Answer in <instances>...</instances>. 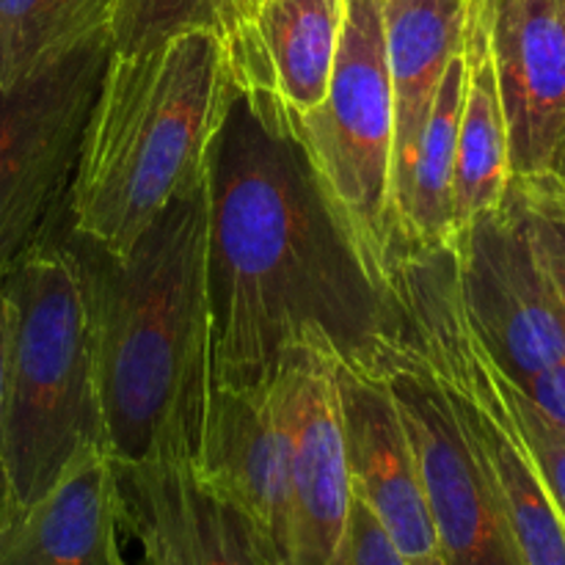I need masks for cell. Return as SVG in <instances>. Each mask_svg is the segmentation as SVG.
Here are the masks:
<instances>
[{
	"instance_id": "obj_17",
	"label": "cell",
	"mask_w": 565,
	"mask_h": 565,
	"mask_svg": "<svg viewBox=\"0 0 565 565\" xmlns=\"http://www.w3.org/2000/svg\"><path fill=\"white\" fill-rule=\"evenodd\" d=\"M467 88L452 171V237L505 199L513 180L511 141L489 50V22L467 28Z\"/></svg>"
},
{
	"instance_id": "obj_1",
	"label": "cell",
	"mask_w": 565,
	"mask_h": 565,
	"mask_svg": "<svg viewBox=\"0 0 565 565\" xmlns=\"http://www.w3.org/2000/svg\"><path fill=\"white\" fill-rule=\"evenodd\" d=\"M204 182L213 390H263L312 331L342 362L386 373L406 340L401 307L331 207L276 94L232 77Z\"/></svg>"
},
{
	"instance_id": "obj_19",
	"label": "cell",
	"mask_w": 565,
	"mask_h": 565,
	"mask_svg": "<svg viewBox=\"0 0 565 565\" xmlns=\"http://www.w3.org/2000/svg\"><path fill=\"white\" fill-rule=\"evenodd\" d=\"M246 20L241 0H116L110 42L116 55H138L185 31L230 39Z\"/></svg>"
},
{
	"instance_id": "obj_5",
	"label": "cell",
	"mask_w": 565,
	"mask_h": 565,
	"mask_svg": "<svg viewBox=\"0 0 565 565\" xmlns=\"http://www.w3.org/2000/svg\"><path fill=\"white\" fill-rule=\"evenodd\" d=\"M292 127L359 254L384 285L395 254V105L384 0H345L329 92Z\"/></svg>"
},
{
	"instance_id": "obj_15",
	"label": "cell",
	"mask_w": 565,
	"mask_h": 565,
	"mask_svg": "<svg viewBox=\"0 0 565 565\" xmlns=\"http://www.w3.org/2000/svg\"><path fill=\"white\" fill-rule=\"evenodd\" d=\"M467 25L469 0H384L386 64L395 105V215L447 66L467 47Z\"/></svg>"
},
{
	"instance_id": "obj_18",
	"label": "cell",
	"mask_w": 565,
	"mask_h": 565,
	"mask_svg": "<svg viewBox=\"0 0 565 565\" xmlns=\"http://www.w3.org/2000/svg\"><path fill=\"white\" fill-rule=\"evenodd\" d=\"M116 0H0V86L110 28Z\"/></svg>"
},
{
	"instance_id": "obj_14",
	"label": "cell",
	"mask_w": 565,
	"mask_h": 565,
	"mask_svg": "<svg viewBox=\"0 0 565 565\" xmlns=\"http://www.w3.org/2000/svg\"><path fill=\"white\" fill-rule=\"evenodd\" d=\"M114 458L88 445L31 508L0 524V565H130Z\"/></svg>"
},
{
	"instance_id": "obj_27",
	"label": "cell",
	"mask_w": 565,
	"mask_h": 565,
	"mask_svg": "<svg viewBox=\"0 0 565 565\" xmlns=\"http://www.w3.org/2000/svg\"><path fill=\"white\" fill-rule=\"evenodd\" d=\"M408 565H447L441 561L439 552H430V555H423V557H414V561H408Z\"/></svg>"
},
{
	"instance_id": "obj_3",
	"label": "cell",
	"mask_w": 565,
	"mask_h": 565,
	"mask_svg": "<svg viewBox=\"0 0 565 565\" xmlns=\"http://www.w3.org/2000/svg\"><path fill=\"white\" fill-rule=\"evenodd\" d=\"M230 88V55L213 31L110 55L61 221L125 254L177 193L204 180Z\"/></svg>"
},
{
	"instance_id": "obj_13",
	"label": "cell",
	"mask_w": 565,
	"mask_h": 565,
	"mask_svg": "<svg viewBox=\"0 0 565 565\" xmlns=\"http://www.w3.org/2000/svg\"><path fill=\"white\" fill-rule=\"evenodd\" d=\"M193 469L268 535L285 563L290 419L276 379L254 392L210 390Z\"/></svg>"
},
{
	"instance_id": "obj_6",
	"label": "cell",
	"mask_w": 565,
	"mask_h": 565,
	"mask_svg": "<svg viewBox=\"0 0 565 565\" xmlns=\"http://www.w3.org/2000/svg\"><path fill=\"white\" fill-rule=\"evenodd\" d=\"M110 55L103 28L0 86V281L64 218Z\"/></svg>"
},
{
	"instance_id": "obj_28",
	"label": "cell",
	"mask_w": 565,
	"mask_h": 565,
	"mask_svg": "<svg viewBox=\"0 0 565 565\" xmlns=\"http://www.w3.org/2000/svg\"><path fill=\"white\" fill-rule=\"evenodd\" d=\"M243 3V14H246V20H252L254 11H257V6L263 3V0H241Z\"/></svg>"
},
{
	"instance_id": "obj_24",
	"label": "cell",
	"mask_w": 565,
	"mask_h": 565,
	"mask_svg": "<svg viewBox=\"0 0 565 565\" xmlns=\"http://www.w3.org/2000/svg\"><path fill=\"white\" fill-rule=\"evenodd\" d=\"M9 351H11V312L9 298L0 287V519L6 511V408H9Z\"/></svg>"
},
{
	"instance_id": "obj_11",
	"label": "cell",
	"mask_w": 565,
	"mask_h": 565,
	"mask_svg": "<svg viewBox=\"0 0 565 565\" xmlns=\"http://www.w3.org/2000/svg\"><path fill=\"white\" fill-rule=\"evenodd\" d=\"M337 401L353 497L379 516L408 561L436 552L423 475L390 375L334 356Z\"/></svg>"
},
{
	"instance_id": "obj_26",
	"label": "cell",
	"mask_w": 565,
	"mask_h": 565,
	"mask_svg": "<svg viewBox=\"0 0 565 565\" xmlns=\"http://www.w3.org/2000/svg\"><path fill=\"white\" fill-rule=\"evenodd\" d=\"M489 6L491 0H469V25H475V22H489Z\"/></svg>"
},
{
	"instance_id": "obj_21",
	"label": "cell",
	"mask_w": 565,
	"mask_h": 565,
	"mask_svg": "<svg viewBox=\"0 0 565 565\" xmlns=\"http://www.w3.org/2000/svg\"><path fill=\"white\" fill-rule=\"evenodd\" d=\"M494 375L497 384H500L502 401L508 406V414H511L513 425H516L519 436H522L524 447H527L530 458H533L535 469H539L541 483H544L546 494L555 502L557 513H561L565 522V428L552 417H546L516 386L508 384L497 367Z\"/></svg>"
},
{
	"instance_id": "obj_22",
	"label": "cell",
	"mask_w": 565,
	"mask_h": 565,
	"mask_svg": "<svg viewBox=\"0 0 565 565\" xmlns=\"http://www.w3.org/2000/svg\"><path fill=\"white\" fill-rule=\"evenodd\" d=\"M331 565H408V557L392 541L379 516L359 497H353L345 533Z\"/></svg>"
},
{
	"instance_id": "obj_9",
	"label": "cell",
	"mask_w": 565,
	"mask_h": 565,
	"mask_svg": "<svg viewBox=\"0 0 565 565\" xmlns=\"http://www.w3.org/2000/svg\"><path fill=\"white\" fill-rule=\"evenodd\" d=\"M290 419L287 565H331L345 533L353 489L342 439L334 351L318 331L290 348L276 370Z\"/></svg>"
},
{
	"instance_id": "obj_12",
	"label": "cell",
	"mask_w": 565,
	"mask_h": 565,
	"mask_svg": "<svg viewBox=\"0 0 565 565\" xmlns=\"http://www.w3.org/2000/svg\"><path fill=\"white\" fill-rule=\"evenodd\" d=\"M489 50L513 177L550 174L565 127V0H491Z\"/></svg>"
},
{
	"instance_id": "obj_23",
	"label": "cell",
	"mask_w": 565,
	"mask_h": 565,
	"mask_svg": "<svg viewBox=\"0 0 565 565\" xmlns=\"http://www.w3.org/2000/svg\"><path fill=\"white\" fill-rule=\"evenodd\" d=\"M516 390L530 403H535L546 417H552L565 428V362L546 370V373L535 375L533 381H527L524 386H516Z\"/></svg>"
},
{
	"instance_id": "obj_20",
	"label": "cell",
	"mask_w": 565,
	"mask_h": 565,
	"mask_svg": "<svg viewBox=\"0 0 565 565\" xmlns=\"http://www.w3.org/2000/svg\"><path fill=\"white\" fill-rule=\"evenodd\" d=\"M511 193L565 315V185L552 174L513 177Z\"/></svg>"
},
{
	"instance_id": "obj_25",
	"label": "cell",
	"mask_w": 565,
	"mask_h": 565,
	"mask_svg": "<svg viewBox=\"0 0 565 565\" xmlns=\"http://www.w3.org/2000/svg\"><path fill=\"white\" fill-rule=\"evenodd\" d=\"M550 174L555 177V180L561 182V185H565V127H563L561 141H557V147H555V154H552Z\"/></svg>"
},
{
	"instance_id": "obj_2",
	"label": "cell",
	"mask_w": 565,
	"mask_h": 565,
	"mask_svg": "<svg viewBox=\"0 0 565 565\" xmlns=\"http://www.w3.org/2000/svg\"><path fill=\"white\" fill-rule=\"evenodd\" d=\"M77 259L114 461H196L207 419V182L177 193L125 254L58 221Z\"/></svg>"
},
{
	"instance_id": "obj_7",
	"label": "cell",
	"mask_w": 565,
	"mask_h": 565,
	"mask_svg": "<svg viewBox=\"0 0 565 565\" xmlns=\"http://www.w3.org/2000/svg\"><path fill=\"white\" fill-rule=\"evenodd\" d=\"M463 312L502 379L524 386L565 362V315L508 188L497 210L452 237Z\"/></svg>"
},
{
	"instance_id": "obj_4",
	"label": "cell",
	"mask_w": 565,
	"mask_h": 565,
	"mask_svg": "<svg viewBox=\"0 0 565 565\" xmlns=\"http://www.w3.org/2000/svg\"><path fill=\"white\" fill-rule=\"evenodd\" d=\"M11 312L6 408V511L31 508L72 458L105 447L86 285L55 232L0 281Z\"/></svg>"
},
{
	"instance_id": "obj_8",
	"label": "cell",
	"mask_w": 565,
	"mask_h": 565,
	"mask_svg": "<svg viewBox=\"0 0 565 565\" xmlns=\"http://www.w3.org/2000/svg\"><path fill=\"white\" fill-rule=\"evenodd\" d=\"M386 375L412 434L441 561L524 565L500 486L483 452L458 423L445 390L408 337L392 356Z\"/></svg>"
},
{
	"instance_id": "obj_16",
	"label": "cell",
	"mask_w": 565,
	"mask_h": 565,
	"mask_svg": "<svg viewBox=\"0 0 565 565\" xmlns=\"http://www.w3.org/2000/svg\"><path fill=\"white\" fill-rule=\"evenodd\" d=\"M345 0H263L232 39L265 66L270 92L292 114L318 108L329 92Z\"/></svg>"
},
{
	"instance_id": "obj_10",
	"label": "cell",
	"mask_w": 565,
	"mask_h": 565,
	"mask_svg": "<svg viewBox=\"0 0 565 565\" xmlns=\"http://www.w3.org/2000/svg\"><path fill=\"white\" fill-rule=\"evenodd\" d=\"M119 522L147 565H285L268 535L193 461H114Z\"/></svg>"
}]
</instances>
